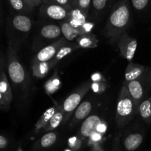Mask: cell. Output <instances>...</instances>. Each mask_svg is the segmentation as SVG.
Returning a JSON list of instances; mask_svg holds the SVG:
<instances>
[{
  "label": "cell",
  "instance_id": "d590c367",
  "mask_svg": "<svg viewBox=\"0 0 151 151\" xmlns=\"http://www.w3.org/2000/svg\"><path fill=\"white\" fill-rule=\"evenodd\" d=\"M1 22H2V20H1V7H0V26L1 25Z\"/></svg>",
  "mask_w": 151,
  "mask_h": 151
},
{
  "label": "cell",
  "instance_id": "d6986e66",
  "mask_svg": "<svg viewBox=\"0 0 151 151\" xmlns=\"http://www.w3.org/2000/svg\"><path fill=\"white\" fill-rule=\"evenodd\" d=\"M41 35L47 39H55L62 35L60 27L56 24H47L41 29Z\"/></svg>",
  "mask_w": 151,
  "mask_h": 151
},
{
  "label": "cell",
  "instance_id": "1f68e13d",
  "mask_svg": "<svg viewBox=\"0 0 151 151\" xmlns=\"http://www.w3.org/2000/svg\"><path fill=\"white\" fill-rule=\"evenodd\" d=\"M8 145V140L4 136L0 134V149H4Z\"/></svg>",
  "mask_w": 151,
  "mask_h": 151
},
{
  "label": "cell",
  "instance_id": "4fadbf2b",
  "mask_svg": "<svg viewBox=\"0 0 151 151\" xmlns=\"http://www.w3.org/2000/svg\"><path fill=\"white\" fill-rule=\"evenodd\" d=\"M145 67L141 64L129 62L125 72V80L127 82L139 79L144 73Z\"/></svg>",
  "mask_w": 151,
  "mask_h": 151
},
{
  "label": "cell",
  "instance_id": "83f0119b",
  "mask_svg": "<svg viewBox=\"0 0 151 151\" xmlns=\"http://www.w3.org/2000/svg\"><path fill=\"white\" fill-rule=\"evenodd\" d=\"M9 2L12 8L16 11L26 12L29 10L23 0H9Z\"/></svg>",
  "mask_w": 151,
  "mask_h": 151
},
{
  "label": "cell",
  "instance_id": "484cf974",
  "mask_svg": "<svg viewBox=\"0 0 151 151\" xmlns=\"http://www.w3.org/2000/svg\"><path fill=\"white\" fill-rule=\"evenodd\" d=\"M57 140V135L55 133L49 132L46 134L41 139V145L42 147L47 148V147H51L55 144Z\"/></svg>",
  "mask_w": 151,
  "mask_h": 151
},
{
  "label": "cell",
  "instance_id": "5bb4252c",
  "mask_svg": "<svg viewBox=\"0 0 151 151\" xmlns=\"http://www.w3.org/2000/svg\"><path fill=\"white\" fill-rule=\"evenodd\" d=\"M56 63L52 60L47 62H40L32 64V74L38 78H42L47 76L50 69L54 67Z\"/></svg>",
  "mask_w": 151,
  "mask_h": 151
},
{
  "label": "cell",
  "instance_id": "277c9868",
  "mask_svg": "<svg viewBox=\"0 0 151 151\" xmlns=\"http://www.w3.org/2000/svg\"><path fill=\"white\" fill-rule=\"evenodd\" d=\"M90 86L91 85L89 83H86L64 100L63 105H62V108H63V112H64L63 122H66L69 119L72 114L79 106L83 97L89 90Z\"/></svg>",
  "mask_w": 151,
  "mask_h": 151
},
{
  "label": "cell",
  "instance_id": "8d00e7d4",
  "mask_svg": "<svg viewBox=\"0 0 151 151\" xmlns=\"http://www.w3.org/2000/svg\"><path fill=\"white\" fill-rule=\"evenodd\" d=\"M150 84H151V72L150 73Z\"/></svg>",
  "mask_w": 151,
  "mask_h": 151
},
{
  "label": "cell",
  "instance_id": "7c38bea8",
  "mask_svg": "<svg viewBox=\"0 0 151 151\" xmlns=\"http://www.w3.org/2000/svg\"><path fill=\"white\" fill-rule=\"evenodd\" d=\"M60 29H61L62 35H63L65 39L68 41L77 40L79 37L85 34L82 29L75 27L66 20L60 24Z\"/></svg>",
  "mask_w": 151,
  "mask_h": 151
},
{
  "label": "cell",
  "instance_id": "ffe728a7",
  "mask_svg": "<svg viewBox=\"0 0 151 151\" xmlns=\"http://www.w3.org/2000/svg\"><path fill=\"white\" fill-rule=\"evenodd\" d=\"M77 44L82 48H95L97 47L98 39L94 35L85 33L77 39Z\"/></svg>",
  "mask_w": 151,
  "mask_h": 151
},
{
  "label": "cell",
  "instance_id": "cb8c5ba5",
  "mask_svg": "<svg viewBox=\"0 0 151 151\" xmlns=\"http://www.w3.org/2000/svg\"><path fill=\"white\" fill-rule=\"evenodd\" d=\"M60 80L58 78L57 75H54L52 78H51L46 82L45 85H44V89H45L46 93L50 95L55 92L57 90H58L60 88Z\"/></svg>",
  "mask_w": 151,
  "mask_h": 151
},
{
  "label": "cell",
  "instance_id": "ac0fdd59",
  "mask_svg": "<svg viewBox=\"0 0 151 151\" xmlns=\"http://www.w3.org/2000/svg\"><path fill=\"white\" fill-rule=\"evenodd\" d=\"M143 141V137L141 134H129L124 140V146L128 151H134L137 150Z\"/></svg>",
  "mask_w": 151,
  "mask_h": 151
},
{
  "label": "cell",
  "instance_id": "4316f807",
  "mask_svg": "<svg viewBox=\"0 0 151 151\" xmlns=\"http://www.w3.org/2000/svg\"><path fill=\"white\" fill-rule=\"evenodd\" d=\"M44 4H58L62 6L67 9L68 10H72L73 5H72V0H42Z\"/></svg>",
  "mask_w": 151,
  "mask_h": 151
},
{
  "label": "cell",
  "instance_id": "ba28073f",
  "mask_svg": "<svg viewBox=\"0 0 151 151\" xmlns=\"http://www.w3.org/2000/svg\"><path fill=\"white\" fill-rule=\"evenodd\" d=\"M101 119L97 115H91L87 117L81 127V135L84 137H91L101 125Z\"/></svg>",
  "mask_w": 151,
  "mask_h": 151
},
{
  "label": "cell",
  "instance_id": "8992f818",
  "mask_svg": "<svg viewBox=\"0 0 151 151\" xmlns=\"http://www.w3.org/2000/svg\"><path fill=\"white\" fill-rule=\"evenodd\" d=\"M117 46L120 55L129 62H131L137 48V39L131 38L127 32H125L119 38Z\"/></svg>",
  "mask_w": 151,
  "mask_h": 151
},
{
  "label": "cell",
  "instance_id": "5b68a950",
  "mask_svg": "<svg viewBox=\"0 0 151 151\" xmlns=\"http://www.w3.org/2000/svg\"><path fill=\"white\" fill-rule=\"evenodd\" d=\"M66 44L64 37L60 38L52 44L41 49L33 58V64L40 62H47L52 60L60 48Z\"/></svg>",
  "mask_w": 151,
  "mask_h": 151
},
{
  "label": "cell",
  "instance_id": "6da1fadb",
  "mask_svg": "<svg viewBox=\"0 0 151 151\" xmlns=\"http://www.w3.org/2000/svg\"><path fill=\"white\" fill-rule=\"evenodd\" d=\"M131 13L128 0H119L115 4L109 15L107 24L105 28V36L111 43H118L119 38L126 32L129 24Z\"/></svg>",
  "mask_w": 151,
  "mask_h": 151
},
{
  "label": "cell",
  "instance_id": "52a82bcc",
  "mask_svg": "<svg viewBox=\"0 0 151 151\" xmlns=\"http://www.w3.org/2000/svg\"><path fill=\"white\" fill-rule=\"evenodd\" d=\"M41 11L42 14L50 19L58 21L67 19L69 17V12L71 10H68L65 7L58 5V4H44V5L41 7Z\"/></svg>",
  "mask_w": 151,
  "mask_h": 151
},
{
  "label": "cell",
  "instance_id": "4dcf8cb0",
  "mask_svg": "<svg viewBox=\"0 0 151 151\" xmlns=\"http://www.w3.org/2000/svg\"><path fill=\"white\" fill-rule=\"evenodd\" d=\"M10 103H8L5 97L0 92V109L1 110H7L10 107Z\"/></svg>",
  "mask_w": 151,
  "mask_h": 151
},
{
  "label": "cell",
  "instance_id": "d6a6232c",
  "mask_svg": "<svg viewBox=\"0 0 151 151\" xmlns=\"http://www.w3.org/2000/svg\"><path fill=\"white\" fill-rule=\"evenodd\" d=\"M23 1H24V3L26 4V5L27 6V7L29 8V10H31L34 7L32 0H23Z\"/></svg>",
  "mask_w": 151,
  "mask_h": 151
},
{
  "label": "cell",
  "instance_id": "30bf717a",
  "mask_svg": "<svg viewBox=\"0 0 151 151\" xmlns=\"http://www.w3.org/2000/svg\"><path fill=\"white\" fill-rule=\"evenodd\" d=\"M91 110H92V104H91V102H82L79 105V106L77 108L75 113H74V116L72 118L71 125L73 126L82 120H85L88 117L89 114L91 113Z\"/></svg>",
  "mask_w": 151,
  "mask_h": 151
},
{
  "label": "cell",
  "instance_id": "7402d4cb",
  "mask_svg": "<svg viewBox=\"0 0 151 151\" xmlns=\"http://www.w3.org/2000/svg\"><path fill=\"white\" fill-rule=\"evenodd\" d=\"M141 117L147 123H151V97L142 102L138 106Z\"/></svg>",
  "mask_w": 151,
  "mask_h": 151
},
{
  "label": "cell",
  "instance_id": "2e32d148",
  "mask_svg": "<svg viewBox=\"0 0 151 151\" xmlns=\"http://www.w3.org/2000/svg\"><path fill=\"white\" fill-rule=\"evenodd\" d=\"M0 92L3 94L9 103L13 100V91L7 77L4 71L0 72Z\"/></svg>",
  "mask_w": 151,
  "mask_h": 151
},
{
  "label": "cell",
  "instance_id": "8fae6325",
  "mask_svg": "<svg viewBox=\"0 0 151 151\" xmlns=\"http://www.w3.org/2000/svg\"><path fill=\"white\" fill-rule=\"evenodd\" d=\"M12 26L21 32H28L32 28V21L25 15H16L12 19Z\"/></svg>",
  "mask_w": 151,
  "mask_h": 151
},
{
  "label": "cell",
  "instance_id": "9a60e30c",
  "mask_svg": "<svg viewBox=\"0 0 151 151\" xmlns=\"http://www.w3.org/2000/svg\"><path fill=\"white\" fill-rule=\"evenodd\" d=\"M63 120H64V112H63V108L60 106H58L55 113L52 116L47 125H46L44 131H51L55 130L62 123Z\"/></svg>",
  "mask_w": 151,
  "mask_h": 151
},
{
  "label": "cell",
  "instance_id": "836d02e7",
  "mask_svg": "<svg viewBox=\"0 0 151 151\" xmlns=\"http://www.w3.org/2000/svg\"><path fill=\"white\" fill-rule=\"evenodd\" d=\"M32 4H33L34 7H35V6L39 5V4L42 2V0H32Z\"/></svg>",
  "mask_w": 151,
  "mask_h": 151
},
{
  "label": "cell",
  "instance_id": "603a6c76",
  "mask_svg": "<svg viewBox=\"0 0 151 151\" xmlns=\"http://www.w3.org/2000/svg\"><path fill=\"white\" fill-rule=\"evenodd\" d=\"M80 48L79 45L78 44H70L69 45H66L65 44L63 47H62L59 50V51L58 52V53L56 54V55L55 56L54 58L52 59L53 61L57 64L60 60L63 58L64 57H66L68 55L71 54L74 50H77V49Z\"/></svg>",
  "mask_w": 151,
  "mask_h": 151
},
{
  "label": "cell",
  "instance_id": "e0dca14e",
  "mask_svg": "<svg viewBox=\"0 0 151 151\" xmlns=\"http://www.w3.org/2000/svg\"><path fill=\"white\" fill-rule=\"evenodd\" d=\"M86 16L83 13H81L80 10H77V9H74V10L72 9L69 12V17L66 19V21H68L75 27L82 29L83 26L86 22Z\"/></svg>",
  "mask_w": 151,
  "mask_h": 151
},
{
  "label": "cell",
  "instance_id": "74e56055",
  "mask_svg": "<svg viewBox=\"0 0 151 151\" xmlns=\"http://www.w3.org/2000/svg\"><path fill=\"white\" fill-rule=\"evenodd\" d=\"M72 2H73V0H72Z\"/></svg>",
  "mask_w": 151,
  "mask_h": 151
},
{
  "label": "cell",
  "instance_id": "44dd1931",
  "mask_svg": "<svg viewBox=\"0 0 151 151\" xmlns=\"http://www.w3.org/2000/svg\"><path fill=\"white\" fill-rule=\"evenodd\" d=\"M58 106H53V107L50 108V109H47L45 112L42 114V116L40 117V119H38V121L37 122L36 125L35 126V132H38L41 129L44 128L46 127V125H47V123L49 122L50 119H51L52 116L54 115V114L55 113L56 110H57Z\"/></svg>",
  "mask_w": 151,
  "mask_h": 151
},
{
  "label": "cell",
  "instance_id": "7a4b0ae2",
  "mask_svg": "<svg viewBox=\"0 0 151 151\" xmlns=\"http://www.w3.org/2000/svg\"><path fill=\"white\" fill-rule=\"evenodd\" d=\"M138 110L135 102L128 91L126 86L122 87L118 97L116 109V123L119 128L125 127L134 117Z\"/></svg>",
  "mask_w": 151,
  "mask_h": 151
},
{
  "label": "cell",
  "instance_id": "3957f363",
  "mask_svg": "<svg viewBox=\"0 0 151 151\" xmlns=\"http://www.w3.org/2000/svg\"><path fill=\"white\" fill-rule=\"evenodd\" d=\"M7 72L8 76L13 85L22 86L27 80V73L18 58L16 46L10 39L7 47Z\"/></svg>",
  "mask_w": 151,
  "mask_h": 151
},
{
  "label": "cell",
  "instance_id": "9c48e42d",
  "mask_svg": "<svg viewBox=\"0 0 151 151\" xmlns=\"http://www.w3.org/2000/svg\"><path fill=\"white\" fill-rule=\"evenodd\" d=\"M125 86L128 88L130 94L138 108V106L141 103L140 101L142 100L145 94L142 82L139 78V79L134 80V81H130V82H127V84Z\"/></svg>",
  "mask_w": 151,
  "mask_h": 151
},
{
  "label": "cell",
  "instance_id": "f546056e",
  "mask_svg": "<svg viewBox=\"0 0 151 151\" xmlns=\"http://www.w3.org/2000/svg\"><path fill=\"white\" fill-rule=\"evenodd\" d=\"M149 0H131L133 7L138 10H142L147 7Z\"/></svg>",
  "mask_w": 151,
  "mask_h": 151
},
{
  "label": "cell",
  "instance_id": "e575fe53",
  "mask_svg": "<svg viewBox=\"0 0 151 151\" xmlns=\"http://www.w3.org/2000/svg\"><path fill=\"white\" fill-rule=\"evenodd\" d=\"M2 65H3V63H2V60H1V58H0V72H1V67H2Z\"/></svg>",
  "mask_w": 151,
  "mask_h": 151
},
{
  "label": "cell",
  "instance_id": "d4e9b609",
  "mask_svg": "<svg viewBox=\"0 0 151 151\" xmlns=\"http://www.w3.org/2000/svg\"><path fill=\"white\" fill-rule=\"evenodd\" d=\"M91 3V0H73L72 5L73 7H75V9L80 10L86 16L88 15Z\"/></svg>",
  "mask_w": 151,
  "mask_h": 151
},
{
  "label": "cell",
  "instance_id": "f1b7e54d",
  "mask_svg": "<svg viewBox=\"0 0 151 151\" xmlns=\"http://www.w3.org/2000/svg\"><path fill=\"white\" fill-rule=\"evenodd\" d=\"M109 0H91L92 7L96 11L100 12L106 8Z\"/></svg>",
  "mask_w": 151,
  "mask_h": 151
}]
</instances>
